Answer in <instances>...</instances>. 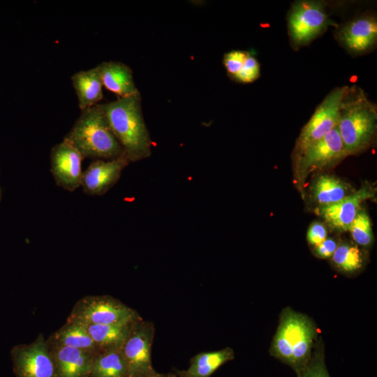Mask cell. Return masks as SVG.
Here are the masks:
<instances>
[{
	"mask_svg": "<svg viewBox=\"0 0 377 377\" xmlns=\"http://www.w3.org/2000/svg\"><path fill=\"white\" fill-rule=\"evenodd\" d=\"M348 230L354 241L360 245L368 246L373 240L371 221L364 211L358 212Z\"/></svg>",
	"mask_w": 377,
	"mask_h": 377,
	"instance_id": "cb8c5ba5",
	"label": "cell"
},
{
	"mask_svg": "<svg viewBox=\"0 0 377 377\" xmlns=\"http://www.w3.org/2000/svg\"><path fill=\"white\" fill-rule=\"evenodd\" d=\"M330 24L324 3L318 1H296L288 17L290 37L296 45L310 43Z\"/></svg>",
	"mask_w": 377,
	"mask_h": 377,
	"instance_id": "8992f818",
	"label": "cell"
},
{
	"mask_svg": "<svg viewBox=\"0 0 377 377\" xmlns=\"http://www.w3.org/2000/svg\"><path fill=\"white\" fill-rule=\"evenodd\" d=\"M314 336L313 325L306 317L286 311L274 339L272 353L297 373L310 360Z\"/></svg>",
	"mask_w": 377,
	"mask_h": 377,
	"instance_id": "277c9868",
	"label": "cell"
},
{
	"mask_svg": "<svg viewBox=\"0 0 377 377\" xmlns=\"http://www.w3.org/2000/svg\"><path fill=\"white\" fill-rule=\"evenodd\" d=\"M298 377H330L324 358L320 353L310 357L306 365L297 372Z\"/></svg>",
	"mask_w": 377,
	"mask_h": 377,
	"instance_id": "d4e9b609",
	"label": "cell"
},
{
	"mask_svg": "<svg viewBox=\"0 0 377 377\" xmlns=\"http://www.w3.org/2000/svg\"><path fill=\"white\" fill-rule=\"evenodd\" d=\"M51 342L94 353L100 351L85 325L73 320H68L66 323L53 334Z\"/></svg>",
	"mask_w": 377,
	"mask_h": 377,
	"instance_id": "d6986e66",
	"label": "cell"
},
{
	"mask_svg": "<svg viewBox=\"0 0 377 377\" xmlns=\"http://www.w3.org/2000/svg\"><path fill=\"white\" fill-rule=\"evenodd\" d=\"M141 316L133 309L108 295L87 296L74 306L68 320L85 325L129 323Z\"/></svg>",
	"mask_w": 377,
	"mask_h": 377,
	"instance_id": "5b68a950",
	"label": "cell"
},
{
	"mask_svg": "<svg viewBox=\"0 0 377 377\" xmlns=\"http://www.w3.org/2000/svg\"><path fill=\"white\" fill-rule=\"evenodd\" d=\"M249 52L242 50H232L223 57V64L230 76L234 78L241 70Z\"/></svg>",
	"mask_w": 377,
	"mask_h": 377,
	"instance_id": "4316f807",
	"label": "cell"
},
{
	"mask_svg": "<svg viewBox=\"0 0 377 377\" xmlns=\"http://www.w3.org/2000/svg\"><path fill=\"white\" fill-rule=\"evenodd\" d=\"M337 247V242L332 238H326L322 243L315 246L316 255L322 258L332 257Z\"/></svg>",
	"mask_w": 377,
	"mask_h": 377,
	"instance_id": "f1b7e54d",
	"label": "cell"
},
{
	"mask_svg": "<svg viewBox=\"0 0 377 377\" xmlns=\"http://www.w3.org/2000/svg\"><path fill=\"white\" fill-rule=\"evenodd\" d=\"M56 377H89L96 353L70 346L49 344ZM50 348V347H49Z\"/></svg>",
	"mask_w": 377,
	"mask_h": 377,
	"instance_id": "5bb4252c",
	"label": "cell"
},
{
	"mask_svg": "<svg viewBox=\"0 0 377 377\" xmlns=\"http://www.w3.org/2000/svg\"><path fill=\"white\" fill-rule=\"evenodd\" d=\"M230 348L201 352L194 355L186 370L177 371V377H210L219 367L234 359Z\"/></svg>",
	"mask_w": 377,
	"mask_h": 377,
	"instance_id": "ac0fdd59",
	"label": "cell"
},
{
	"mask_svg": "<svg viewBox=\"0 0 377 377\" xmlns=\"http://www.w3.org/2000/svg\"><path fill=\"white\" fill-rule=\"evenodd\" d=\"M339 38L350 52L359 54L373 47L377 40V21L373 15H362L346 24Z\"/></svg>",
	"mask_w": 377,
	"mask_h": 377,
	"instance_id": "9a60e30c",
	"label": "cell"
},
{
	"mask_svg": "<svg viewBox=\"0 0 377 377\" xmlns=\"http://www.w3.org/2000/svg\"><path fill=\"white\" fill-rule=\"evenodd\" d=\"M135 321L124 324L84 325L101 351L121 348Z\"/></svg>",
	"mask_w": 377,
	"mask_h": 377,
	"instance_id": "44dd1931",
	"label": "cell"
},
{
	"mask_svg": "<svg viewBox=\"0 0 377 377\" xmlns=\"http://www.w3.org/2000/svg\"><path fill=\"white\" fill-rule=\"evenodd\" d=\"M63 140L73 146L84 159L110 160L125 156L99 103L81 111Z\"/></svg>",
	"mask_w": 377,
	"mask_h": 377,
	"instance_id": "3957f363",
	"label": "cell"
},
{
	"mask_svg": "<svg viewBox=\"0 0 377 377\" xmlns=\"http://www.w3.org/2000/svg\"><path fill=\"white\" fill-rule=\"evenodd\" d=\"M99 105L129 162L149 158L152 142L142 113L140 92Z\"/></svg>",
	"mask_w": 377,
	"mask_h": 377,
	"instance_id": "6da1fadb",
	"label": "cell"
},
{
	"mask_svg": "<svg viewBox=\"0 0 377 377\" xmlns=\"http://www.w3.org/2000/svg\"><path fill=\"white\" fill-rule=\"evenodd\" d=\"M154 337L152 322L140 318L133 325L120 348L130 376L146 375L155 371L151 362Z\"/></svg>",
	"mask_w": 377,
	"mask_h": 377,
	"instance_id": "52a82bcc",
	"label": "cell"
},
{
	"mask_svg": "<svg viewBox=\"0 0 377 377\" xmlns=\"http://www.w3.org/2000/svg\"><path fill=\"white\" fill-rule=\"evenodd\" d=\"M373 196L374 191L368 186H363L337 202L320 207L318 213L332 228L348 230L360 211L362 202Z\"/></svg>",
	"mask_w": 377,
	"mask_h": 377,
	"instance_id": "4fadbf2b",
	"label": "cell"
},
{
	"mask_svg": "<svg viewBox=\"0 0 377 377\" xmlns=\"http://www.w3.org/2000/svg\"><path fill=\"white\" fill-rule=\"evenodd\" d=\"M89 377H130L120 348L104 350L96 353Z\"/></svg>",
	"mask_w": 377,
	"mask_h": 377,
	"instance_id": "ffe728a7",
	"label": "cell"
},
{
	"mask_svg": "<svg viewBox=\"0 0 377 377\" xmlns=\"http://www.w3.org/2000/svg\"><path fill=\"white\" fill-rule=\"evenodd\" d=\"M80 153L63 140L52 147L50 152V170L56 184L73 192L80 186L82 162Z\"/></svg>",
	"mask_w": 377,
	"mask_h": 377,
	"instance_id": "8fae6325",
	"label": "cell"
},
{
	"mask_svg": "<svg viewBox=\"0 0 377 377\" xmlns=\"http://www.w3.org/2000/svg\"><path fill=\"white\" fill-rule=\"evenodd\" d=\"M259 75V63L257 59L249 53L241 70L233 79L240 82L249 83L257 80Z\"/></svg>",
	"mask_w": 377,
	"mask_h": 377,
	"instance_id": "484cf974",
	"label": "cell"
},
{
	"mask_svg": "<svg viewBox=\"0 0 377 377\" xmlns=\"http://www.w3.org/2000/svg\"><path fill=\"white\" fill-rule=\"evenodd\" d=\"M129 163L126 156L96 159L82 172L80 186L87 195H103L118 182Z\"/></svg>",
	"mask_w": 377,
	"mask_h": 377,
	"instance_id": "7c38bea8",
	"label": "cell"
},
{
	"mask_svg": "<svg viewBox=\"0 0 377 377\" xmlns=\"http://www.w3.org/2000/svg\"><path fill=\"white\" fill-rule=\"evenodd\" d=\"M130 377H177L176 374L172 373H159L156 370L150 374L142 376H133Z\"/></svg>",
	"mask_w": 377,
	"mask_h": 377,
	"instance_id": "f546056e",
	"label": "cell"
},
{
	"mask_svg": "<svg viewBox=\"0 0 377 377\" xmlns=\"http://www.w3.org/2000/svg\"><path fill=\"white\" fill-rule=\"evenodd\" d=\"M103 87L119 98L138 92L132 70L127 65L116 61H103L97 65Z\"/></svg>",
	"mask_w": 377,
	"mask_h": 377,
	"instance_id": "2e32d148",
	"label": "cell"
},
{
	"mask_svg": "<svg viewBox=\"0 0 377 377\" xmlns=\"http://www.w3.org/2000/svg\"><path fill=\"white\" fill-rule=\"evenodd\" d=\"M332 257L334 265L343 272H354L362 266V253L355 246L340 244L337 246Z\"/></svg>",
	"mask_w": 377,
	"mask_h": 377,
	"instance_id": "603a6c76",
	"label": "cell"
},
{
	"mask_svg": "<svg viewBox=\"0 0 377 377\" xmlns=\"http://www.w3.org/2000/svg\"><path fill=\"white\" fill-rule=\"evenodd\" d=\"M353 193L348 184L328 175L319 176L311 187L313 198L320 207L337 202Z\"/></svg>",
	"mask_w": 377,
	"mask_h": 377,
	"instance_id": "7402d4cb",
	"label": "cell"
},
{
	"mask_svg": "<svg viewBox=\"0 0 377 377\" xmlns=\"http://www.w3.org/2000/svg\"><path fill=\"white\" fill-rule=\"evenodd\" d=\"M297 156V170L302 181L310 173L332 165L347 155L336 127Z\"/></svg>",
	"mask_w": 377,
	"mask_h": 377,
	"instance_id": "30bf717a",
	"label": "cell"
},
{
	"mask_svg": "<svg viewBox=\"0 0 377 377\" xmlns=\"http://www.w3.org/2000/svg\"><path fill=\"white\" fill-rule=\"evenodd\" d=\"M10 355L16 377H56L54 360L43 334L29 344L13 347Z\"/></svg>",
	"mask_w": 377,
	"mask_h": 377,
	"instance_id": "9c48e42d",
	"label": "cell"
},
{
	"mask_svg": "<svg viewBox=\"0 0 377 377\" xmlns=\"http://www.w3.org/2000/svg\"><path fill=\"white\" fill-rule=\"evenodd\" d=\"M71 82L81 111L96 105L103 99V84L97 66L74 73Z\"/></svg>",
	"mask_w": 377,
	"mask_h": 377,
	"instance_id": "e0dca14e",
	"label": "cell"
},
{
	"mask_svg": "<svg viewBox=\"0 0 377 377\" xmlns=\"http://www.w3.org/2000/svg\"><path fill=\"white\" fill-rule=\"evenodd\" d=\"M306 238L310 244L318 246L327 238L326 228L321 223H313L307 230Z\"/></svg>",
	"mask_w": 377,
	"mask_h": 377,
	"instance_id": "83f0119b",
	"label": "cell"
},
{
	"mask_svg": "<svg viewBox=\"0 0 377 377\" xmlns=\"http://www.w3.org/2000/svg\"><path fill=\"white\" fill-rule=\"evenodd\" d=\"M346 155L357 154L374 140L377 128V110L357 87H344L337 125Z\"/></svg>",
	"mask_w": 377,
	"mask_h": 377,
	"instance_id": "7a4b0ae2",
	"label": "cell"
},
{
	"mask_svg": "<svg viewBox=\"0 0 377 377\" xmlns=\"http://www.w3.org/2000/svg\"><path fill=\"white\" fill-rule=\"evenodd\" d=\"M343 89L344 87L333 89L317 107L297 140V154L337 127Z\"/></svg>",
	"mask_w": 377,
	"mask_h": 377,
	"instance_id": "ba28073f",
	"label": "cell"
},
{
	"mask_svg": "<svg viewBox=\"0 0 377 377\" xmlns=\"http://www.w3.org/2000/svg\"><path fill=\"white\" fill-rule=\"evenodd\" d=\"M2 192H1V186H0V202H1V194Z\"/></svg>",
	"mask_w": 377,
	"mask_h": 377,
	"instance_id": "4dcf8cb0",
	"label": "cell"
}]
</instances>
